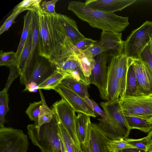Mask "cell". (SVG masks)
<instances>
[{
	"instance_id": "cell-19",
	"label": "cell",
	"mask_w": 152,
	"mask_h": 152,
	"mask_svg": "<svg viewBox=\"0 0 152 152\" xmlns=\"http://www.w3.org/2000/svg\"><path fill=\"white\" fill-rule=\"evenodd\" d=\"M65 34L72 43L85 37L78 29L77 23L65 15L57 13L56 15Z\"/></svg>"
},
{
	"instance_id": "cell-18",
	"label": "cell",
	"mask_w": 152,
	"mask_h": 152,
	"mask_svg": "<svg viewBox=\"0 0 152 152\" xmlns=\"http://www.w3.org/2000/svg\"><path fill=\"white\" fill-rule=\"evenodd\" d=\"M56 70L50 62L47 63L42 60L37 59L29 83L34 82L39 85L50 76Z\"/></svg>"
},
{
	"instance_id": "cell-28",
	"label": "cell",
	"mask_w": 152,
	"mask_h": 152,
	"mask_svg": "<svg viewBox=\"0 0 152 152\" xmlns=\"http://www.w3.org/2000/svg\"><path fill=\"white\" fill-rule=\"evenodd\" d=\"M65 76L56 70L48 77L38 85L39 89L46 90L53 89L61 84Z\"/></svg>"
},
{
	"instance_id": "cell-53",
	"label": "cell",
	"mask_w": 152,
	"mask_h": 152,
	"mask_svg": "<svg viewBox=\"0 0 152 152\" xmlns=\"http://www.w3.org/2000/svg\"><path fill=\"white\" fill-rule=\"evenodd\" d=\"M151 98H152V97H151Z\"/></svg>"
},
{
	"instance_id": "cell-25",
	"label": "cell",
	"mask_w": 152,
	"mask_h": 152,
	"mask_svg": "<svg viewBox=\"0 0 152 152\" xmlns=\"http://www.w3.org/2000/svg\"><path fill=\"white\" fill-rule=\"evenodd\" d=\"M125 116L131 130L137 129L145 133H149L152 130V124L149 120L132 116Z\"/></svg>"
},
{
	"instance_id": "cell-36",
	"label": "cell",
	"mask_w": 152,
	"mask_h": 152,
	"mask_svg": "<svg viewBox=\"0 0 152 152\" xmlns=\"http://www.w3.org/2000/svg\"><path fill=\"white\" fill-rule=\"evenodd\" d=\"M24 26L20 40L26 41L31 28L32 15L31 12L28 11L23 17Z\"/></svg>"
},
{
	"instance_id": "cell-4",
	"label": "cell",
	"mask_w": 152,
	"mask_h": 152,
	"mask_svg": "<svg viewBox=\"0 0 152 152\" xmlns=\"http://www.w3.org/2000/svg\"><path fill=\"white\" fill-rule=\"evenodd\" d=\"M48 60L56 70L65 77H71L88 85L90 84L89 78L84 75L67 37L60 51Z\"/></svg>"
},
{
	"instance_id": "cell-48",
	"label": "cell",
	"mask_w": 152,
	"mask_h": 152,
	"mask_svg": "<svg viewBox=\"0 0 152 152\" xmlns=\"http://www.w3.org/2000/svg\"><path fill=\"white\" fill-rule=\"evenodd\" d=\"M83 99L89 106L93 110L92 105L90 99L89 98V97L87 95H86Z\"/></svg>"
},
{
	"instance_id": "cell-34",
	"label": "cell",
	"mask_w": 152,
	"mask_h": 152,
	"mask_svg": "<svg viewBox=\"0 0 152 152\" xmlns=\"http://www.w3.org/2000/svg\"><path fill=\"white\" fill-rule=\"evenodd\" d=\"M42 104V101L30 103L25 112L32 121L38 123L39 114Z\"/></svg>"
},
{
	"instance_id": "cell-35",
	"label": "cell",
	"mask_w": 152,
	"mask_h": 152,
	"mask_svg": "<svg viewBox=\"0 0 152 152\" xmlns=\"http://www.w3.org/2000/svg\"><path fill=\"white\" fill-rule=\"evenodd\" d=\"M69 40L70 46L74 51L77 50H86L97 42L91 39L85 37L74 43H72L69 39Z\"/></svg>"
},
{
	"instance_id": "cell-15",
	"label": "cell",
	"mask_w": 152,
	"mask_h": 152,
	"mask_svg": "<svg viewBox=\"0 0 152 152\" xmlns=\"http://www.w3.org/2000/svg\"><path fill=\"white\" fill-rule=\"evenodd\" d=\"M110 140L99 124L91 123L88 139L90 152H112L107 145Z\"/></svg>"
},
{
	"instance_id": "cell-41",
	"label": "cell",
	"mask_w": 152,
	"mask_h": 152,
	"mask_svg": "<svg viewBox=\"0 0 152 152\" xmlns=\"http://www.w3.org/2000/svg\"><path fill=\"white\" fill-rule=\"evenodd\" d=\"M10 72L7 82L4 89L7 91L13 80L20 75L17 66H12L10 68Z\"/></svg>"
},
{
	"instance_id": "cell-40",
	"label": "cell",
	"mask_w": 152,
	"mask_h": 152,
	"mask_svg": "<svg viewBox=\"0 0 152 152\" xmlns=\"http://www.w3.org/2000/svg\"><path fill=\"white\" fill-rule=\"evenodd\" d=\"M139 59L145 63L152 71V53L148 45L142 52Z\"/></svg>"
},
{
	"instance_id": "cell-10",
	"label": "cell",
	"mask_w": 152,
	"mask_h": 152,
	"mask_svg": "<svg viewBox=\"0 0 152 152\" xmlns=\"http://www.w3.org/2000/svg\"><path fill=\"white\" fill-rule=\"evenodd\" d=\"M100 105L107 119L124 139L128 136L129 128L119 102V99L112 102H101Z\"/></svg>"
},
{
	"instance_id": "cell-52",
	"label": "cell",
	"mask_w": 152,
	"mask_h": 152,
	"mask_svg": "<svg viewBox=\"0 0 152 152\" xmlns=\"http://www.w3.org/2000/svg\"><path fill=\"white\" fill-rule=\"evenodd\" d=\"M149 121L152 124V117Z\"/></svg>"
},
{
	"instance_id": "cell-14",
	"label": "cell",
	"mask_w": 152,
	"mask_h": 152,
	"mask_svg": "<svg viewBox=\"0 0 152 152\" xmlns=\"http://www.w3.org/2000/svg\"><path fill=\"white\" fill-rule=\"evenodd\" d=\"M31 12L32 15V39L31 53L26 66L23 73L20 75L21 84L25 85L29 82L34 65L33 59L39 39L38 17L36 13Z\"/></svg>"
},
{
	"instance_id": "cell-20",
	"label": "cell",
	"mask_w": 152,
	"mask_h": 152,
	"mask_svg": "<svg viewBox=\"0 0 152 152\" xmlns=\"http://www.w3.org/2000/svg\"><path fill=\"white\" fill-rule=\"evenodd\" d=\"M91 122L90 116L78 113L75 120V127L77 135L81 145L88 141Z\"/></svg>"
},
{
	"instance_id": "cell-23",
	"label": "cell",
	"mask_w": 152,
	"mask_h": 152,
	"mask_svg": "<svg viewBox=\"0 0 152 152\" xmlns=\"http://www.w3.org/2000/svg\"><path fill=\"white\" fill-rule=\"evenodd\" d=\"M83 73L86 76L89 77L96 63V60L88 49L84 50H77L74 51Z\"/></svg>"
},
{
	"instance_id": "cell-47",
	"label": "cell",
	"mask_w": 152,
	"mask_h": 152,
	"mask_svg": "<svg viewBox=\"0 0 152 152\" xmlns=\"http://www.w3.org/2000/svg\"><path fill=\"white\" fill-rule=\"evenodd\" d=\"M82 152H90L89 147L88 141L83 145H81Z\"/></svg>"
},
{
	"instance_id": "cell-12",
	"label": "cell",
	"mask_w": 152,
	"mask_h": 152,
	"mask_svg": "<svg viewBox=\"0 0 152 152\" xmlns=\"http://www.w3.org/2000/svg\"><path fill=\"white\" fill-rule=\"evenodd\" d=\"M67 102L75 112L96 117L95 113L83 99L66 87L59 84L54 89Z\"/></svg>"
},
{
	"instance_id": "cell-17",
	"label": "cell",
	"mask_w": 152,
	"mask_h": 152,
	"mask_svg": "<svg viewBox=\"0 0 152 152\" xmlns=\"http://www.w3.org/2000/svg\"><path fill=\"white\" fill-rule=\"evenodd\" d=\"M109 62L111 64L115 76L119 81L120 97V98L122 97L125 93L128 69V58L126 55L124 50L120 55L110 56Z\"/></svg>"
},
{
	"instance_id": "cell-3",
	"label": "cell",
	"mask_w": 152,
	"mask_h": 152,
	"mask_svg": "<svg viewBox=\"0 0 152 152\" xmlns=\"http://www.w3.org/2000/svg\"><path fill=\"white\" fill-rule=\"evenodd\" d=\"M27 129L32 142L41 152H61L58 122L55 114L50 122L43 124L39 129L32 124L28 125Z\"/></svg>"
},
{
	"instance_id": "cell-37",
	"label": "cell",
	"mask_w": 152,
	"mask_h": 152,
	"mask_svg": "<svg viewBox=\"0 0 152 152\" xmlns=\"http://www.w3.org/2000/svg\"><path fill=\"white\" fill-rule=\"evenodd\" d=\"M24 11L22 10L14 8L12 13L7 19L0 28V35L8 30L17 16L21 12Z\"/></svg>"
},
{
	"instance_id": "cell-32",
	"label": "cell",
	"mask_w": 152,
	"mask_h": 152,
	"mask_svg": "<svg viewBox=\"0 0 152 152\" xmlns=\"http://www.w3.org/2000/svg\"><path fill=\"white\" fill-rule=\"evenodd\" d=\"M41 0H24L17 5L14 8L20 9L24 11L28 10L37 14L41 10Z\"/></svg>"
},
{
	"instance_id": "cell-24",
	"label": "cell",
	"mask_w": 152,
	"mask_h": 152,
	"mask_svg": "<svg viewBox=\"0 0 152 152\" xmlns=\"http://www.w3.org/2000/svg\"><path fill=\"white\" fill-rule=\"evenodd\" d=\"M61 84L71 89L83 99L86 95L89 97L88 91L89 85L83 82L67 77L62 80Z\"/></svg>"
},
{
	"instance_id": "cell-2",
	"label": "cell",
	"mask_w": 152,
	"mask_h": 152,
	"mask_svg": "<svg viewBox=\"0 0 152 152\" xmlns=\"http://www.w3.org/2000/svg\"><path fill=\"white\" fill-rule=\"evenodd\" d=\"M68 9L72 12L80 20L86 22L92 27L102 31L121 33L129 25V17L105 12L91 9L84 2L71 1Z\"/></svg>"
},
{
	"instance_id": "cell-8",
	"label": "cell",
	"mask_w": 152,
	"mask_h": 152,
	"mask_svg": "<svg viewBox=\"0 0 152 152\" xmlns=\"http://www.w3.org/2000/svg\"><path fill=\"white\" fill-rule=\"evenodd\" d=\"M52 110L58 121L66 129L74 144L81 151V145L76 129L75 111L71 106L63 99L53 105Z\"/></svg>"
},
{
	"instance_id": "cell-16",
	"label": "cell",
	"mask_w": 152,
	"mask_h": 152,
	"mask_svg": "<svg viewBox=\"0 0 152 152\" xmlns=\"http://www.w3.org/2000/svg\"><path fill=\"white\" fill-rule=\"evenodd\" d=\"M136 0H87L85 4L94 10L105 12L120 11L134 3Z\"/></svg>"
},
{
	"instance_id": "cell-13",
	"label": "cell",
	"mask_w": 152,
	"mask_h": 152,
	"mask_svg": "<svg viewBox=\"0 0 152 152\" xmlns=\"http://www.w3.org/2000/svg\"><path fill=\"white\" fill-rule=\"evenodd\" d=\"M98 42L103 51L107 52L110 56L120 55L124 50L121 33L102 31Z\"/></svg>"
},
{
	"instance_id": "cell-46",
	"label": "cell",
	"mask_w": 152,
	"mask_h": 152,
	"mask_svg": "<svg viewBox=\"0 0 152 152\" xmlns=\"http://www.w3.org/2000/svg\"><path fill=\"white\" fill-rule=\"evenodd\" d=\"M148 151L145 150L138 148H129L124 149L120 152H148Z\"/></svg>"
},
{
	"instance_id": "cell-5",
	"label": "cell",
	"mask_w": 152,
	"mask_h": 152,
	"mask_svg": "<svg viewBox=\"0 0 152 152\" xmlns=\"http://www.w3.org/2000/svg\"><path fill=\"white\" fill-rule=\"evenodd\" d=\"M152 38V21H146L133 31L124 41V49L128 58L139 59Z\"/></svg>"
},
{
	"instance_id": "cell-9",
	"label": "cell",
	"mask_w": 152,
	"mask_h": 152,
	"mask_svg": "<svg viewBox=\"0 0 152 152\" xmlns=\"http://www.w3.org/2000/svg\"><path fill=\"white\" fill-rule=\"evenodd\" d=\"M110 56L106 51L103 52L97 56L95 64L89 77L90 84L95 85L99 90L101 98L107 101V66Z\"/></svg>"
},
{
	"instance_id": "cell-1",
	"label": "cell",
	"mask_w": 152,
	"mask_h": 152,
	"mask_svg": "<svg viewBox=\"0 0 152 152\" xmlns=\"http://www.w3.org/2000/svg\"><path fill=\"white\" fill-rule=\"evenodd\" d=\"M38 17L39 39L37 47L39 55L47 60L60 51L66 36L56 16L44 12Z\"/></svg>"
},
{
	"instance_id": "cell-11",
	"label": "cell",
	"mask_w": 152,
	"mask_h": 152,
	"mask_svg": "<svg viewBox=\"0 0 152 152\" xmlns=\"http://www.w3.org/2000/svg\"><path fill=\"white\" fill-rule=\"evenodd\" d=\"M128 60L132 66L141 92L145 96L152 97V71L140 59Z\"/></svg>"
},
{
	"instance_id": "cell-50",
	"label": "cell",
	"mask_w": 152,
	"mask_h": 152,
	"mask_svg": "<svg viewBox=\"0 0 152 152\" xmlns=\"http://www.w3.org/2000/svg\"><path fill=\"white\" fill-rule=\"evenodd\" d=\"M148 45L152 53V38L151 39Z\"/></svg>"
},
{
	"instance_id": "cell-7",
	"label": "cell",
	"mask_w": 152,
	"mask_h": 152,
	"mask_svg": "<svg viewBox=\"0 0 152 152\" xmlns=\"http://www.w3.org/2000/svg\"><path fill=\"white\" fill-rule=\"evenodd\" d=\"M119 102L124 115L135 116L149 120L152 117L151 97L123 96Z\"/></svg>"
},
{
	"instance_id": "cell-43",
	"label": "cell",
	"mask_w": 152,
	"mask_h": 152,
	"mask_svg": "<svg viewBox=\"0 0 152 152\" xmlns=\"http://www.w3.org/2000/svg\"><path fill=\"white\" fill-rule=\"evenodd\" d=\"M90 100L93 106V110L100 115L102 118H106V116L104 111L100 109L97 104L93 100L90 99Z\"/></svg>"
},
{
	"instance_id": "cell-51",
	"label": "cell",
	"mask_w": 152,
	"mask_h": 152,
	"mask_svg": "<svg viewBox=\"0 0 152 152\" xmlns=\"http://www.w3.org/2000/svg\"><path fill=\"white\" fill-rule=\"evenodd\" d=\"M148 151L149 152H152V144L149 147L148 149Z\"/></svg>"
},
{
	"instance_id": "cell-21",
	"label": "cell",
	"mask_w": 152,
	"mask_h": 152,
	"mask_svg": "<svg viewBox=\"0 0 152 152\" xmlns=\"http://www.w3.org/2000/svg\"><path fill=\"white\" fill-rule=\"evenodd\" d=\"M107 81V102H112L119 99L120 85L119 81L116 77L111 64H108Z\"/></svg>"
},
{
	"instance_id": "cell-22",
	"label": "cell",
	"mask_w": 152,
	"mask_h": 152,
	"mask_svg": "<svg viewBox=\"0 0 152 152\" xmlns=\"http://www.w3.org/2000/svg\"><path fill=\"white\" fill-rule=\"evenodd\" d=\"M123 96H145L140 91L132 66L128 60L126 88Z\"/></svg>"
},
{
	"instance_id": "cell-39",
	"label": "cell",
	"mask_w": 152,
	"mask_h": 152,
	"mask_svg": "<svg viewBox=\"0 0 152 152\" xmlns=\"http://www.w3.org/2000/svg\"><path fill=\"white\" fill-rule=\"evenodd\" d=\"M58 1L52 0L48 1H43L41 4L42 10L45 13L56 16L57 13L55 11V6L56 3Z\"/></svg>"
},
{
	"instance_id": "cell-27",
	"label": "cell",
	"mask_w": 152,
	"mask_h": 152,
	"mask_svg": "<svg viewBox=\"0 0 152 152\" xmlns=\"http://www.w3.org/2000/svg\"><path fill=\"white\" fill-rule=\"evenodd\" d=\"M42 104L39 117L38 123L36 125L39 129L43 124L50 122L53 118L54 113L47 105L45 98L40 89H39Z\"/></svg>"
},
{
	"instance_id": "cell-44",
	"label": "cell",
	"mask_w": 152,
	"mask_h": 152,
	"mask_svg": "<svg viewBox=\"0 0 152 152\" xmlns=\"http://www.w3.org/2000/svg\"><path fill=\"white\" fill-rule=\"evenodd\" d=\"M25 86L24 91H28L31 92H35L39 89L38 85L34 82L29 83Z\"/></svg>"
},
{
	"instance_id": "cell-33",
	"label": "cell",
	"mask_w": 152,
	"mask_h": 152,
	"mask_svg": "<svg viewBox=\"0 0 152 152\" xmlns=\"http://www.w3.org/2000/svg\"><path fill=\"white\" fill-rule=\"evenodd\" d=\"M108 148L112 152H120L125 149L137 148L129 144L125 139L119 140H110L107 142Z\"/></svg>"
},
{
	"instance_id": "cell-31",
	"label": "cell",
	"mask_w": 152,
	"mask_h": 152,
	"mask_svg": "<svg viewBox=\"0 0 152 152\" xmlns=\"http://www.w3.org/2000/svg\"><path fill=\"white\" fill-rule=\"evenodd\" d=\"M18 59L16 53L11 51L3 52L1 50L0 53V66H6L10 68L12 66H17Z\"/></svg>"
},
{
	"instance_id": "cell-30",
	"label": "cell",
	"mask_w": 152,
	"mask_h": 152,
	"mask_svg": "<svg viewBox=\"0 0 152 152\" xmlns=\"http://www.w3.org/2000/svg\"><path fill=\"white\" fill-rule=\"evenodd\" d=\"M9 98L7 92L4 89L0 92V127H4L5 117L9 111Z\"/></svg>"
},
{
	"instance_id": "cell-29",
	"label": "cell",
	"mask_w": 152,
	"mask_h": 152,
	"mask_svg": "<svg viewBox=\"0 0 152 152\" xmlns=\"http://www.w3.org/2000/svg\"><path fill=\"white\" fill-rule=\"evenodd\" d=\"M58 122L59 135L66 152H82V150H79L74 144L68 133L61 124L58 121Z\"/></svg>"
},
{
	"instance_id": "cell-38",
	"label": "cell",
	"mask_w": 152,
	"mask_h": 152,
	"mask_svg": "<svg viewBox=\"0 0 152 152\" xmlns=\"http://www.w3.org/2000/svg\"><path fill=\"white\" fill-rule=\"evenodd\" d=\"M129 144L137 148L148 151L150 146L151 145L148 140V136L143 138L138 139H125Z\"/></svg>"
},
{
	"instance_id": "cell-45",
	"label": "cell",
	"mask_w": 152,
	"mask_h": 152,
	"mask_svg": "<svg viewBox=\"0 0 152 152\" xmlns=\"http://www.w3.org/2000/svg\"><path fill=\"white\" fill-rule=\"evenodd\" d=\"M25 42L26 41L20 39L17 50L16 52H15L18 60L19 59L25 44Z\"/></svg>"
},
{
	"instance_id": "cell-6",
	"label": "cell",
	"mask_w": 152,
	"mask_h": 152,
	"mask_svg": "<svg viewBox=\"0 0 152 152\" xmlns=\"http://www.w3.org/2000/svg\"><path fill=\"white\" fill-rule=\"evenodd\" d=\"M28 137L22 130L4 126L0 128V152H27Z\"/></svg>"
},
{
	"instance_id": "cell-26",
	"label": "cell",
	"mask_w": 152,
	"mask_h": 152,
	"mask_svg": "<svg viewBox=\"0 0 152 152\" xmlns=\"http://www.w3.org/2000/svg\"><path fill=\"white\" fill-rule=\"evenodd\" d=\"M31 39L32 29L31 28L26 41L23 49L17 63V67L20 75L24 72L29 58L31 51Z\"/></svg>"
},
{
	"instance_id": "cell-42",
	"label": "cell",
	"mask_w": 152,
	"mask_h": 152,
	"mask_svg": "<svg viewBox=\"0 0 152 152\" xmlns=\"http://www.w3.org/2000/svg\"><path fill=\"white\" fill-rule=\"evenodd\" d=\"M87 49L91 53L93 58L104 52L97 42L93 44Z\"/></svg>"
},
{
	"instance_id": "cell-49",
	"label": "cell",
	"mask_w": 152,
	"mask_h": 152,
	"mask_svg": "<svg viewBox=\"0 0 152 152\" xmlns=\"http://www.w3.org/2000/svg\"><path fill=\"white\" fill-rule=\"evenodd\" d=\"M148 136V140L149 142L152 144V130L149 133Z\"/></svg>"
}]
</instances>
